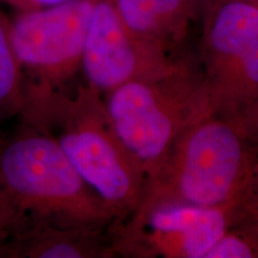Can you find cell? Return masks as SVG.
<instances>
[{
    "instance_id": "obj_1",
    "label": "cell",
    "mask_w": 258,
    "mask_h": 258,
    "mask_svg": "<svg viewBox=\"0 0 258 258\" xmlns=\"http://www.w3.org/2000/svg\"><path fill=\"white\" fill-rule=\"evenodd\" d=\"M257 148L240 116H205L177 139L147 179L135 212L169 205L233 209Z\"/></svg>"
},
{
    "instance_id": "obj_2",
    "label": "cell",
    "mask_w": 258,
    "mask_h": 258,
    "mask_svg": "<svg viewBox=\"0 0 258 258\" xmlns=\"http://www.w3.org/2000/svg\"><path fill=\"white\" fill-rule=\"evenodd\" d=\"M0 189L27 222L112 227L117 218L47 129L24 122L0 139Z\"/></svg>"
},
{
    "instance_id": "obj_3",
    "label": "cell",
    "mask_w": 258,
    "mask_h": 258,
    "mask_svg": "<svg viewBox=\"0 0 258 258\" xmlns=\"http://www.w3.org/2000/svg\"><path fill=\"white\" fill-rule=\"evenodd\" d=\"M40 127L57 128L54 135L71 163L104 201L121 224L143 199L146 173L118 137L98 90L79 85L73 96L59 99Z\"/></svg>"
},
{
    "instance_id": "obj_4",
    "label": "cell",
    "mask_w": 258,
    "mask_h": 258,
    "mask_svg": "<svg viewBox=\"0 0 258 258\" xmlns=\"http://www.w3.org/2000/svg\"><path fill=\"white\" fill-rule=\"evenodd\" d=\"M104 102L118 137L143 166L146 182L177 139L215 112L205 73L186 62L159 78L122 84L108 92Z\"/></svg>"
},
{
    "instance_id": "obj_5",
    "label": "cell",
    "mask_w": 258,
    "mask_h": 258,
    "mask_svg": "<svg viewBox=\"0 0 258 258\" xmlns=\"http://www.w3.org/2000/svg\"><path fill=\"white\" fill-rule=\"evenodd\" d=\"M93 0H67L49 8L19 11L10 35L22 74L21 120L40 121L67 96L64 86L82 69Z\"/></svg>"
},
{
    "instance_id": "obj_6",
    "label": "cell",
    "mask_w": 258,
    "mask_h": 258,
    "mask_svg": "<svg viewBox=\"0 0 258 258\" xmlns=\"http://www.w3.org/2000/svg\"><path fill=\"white\" fill-rule=\"evenodd\" d=\"M232 208L169 205L134 212L112 226V253L205 258L231 227Z\"/></svg>"
},
{
    "instance_id": "obj_7",
    "label": "cell",
    "mask_w": 258,
    "mask_h": 258,
    "mask_svg": "<svg viewBox=\"0 0 258 258\" xmlns=\"http://www.w3.org/2000/svg\"><path fill=\"white\" fill-rule=\"evenodd\" d=\"M184 62L134 36L115 0H93L82 56L89 85L108 93L128 82L166 76Z\"/></svg>"
},
{
    "instance_id": "obj_8",
    "label": "cell",
    "mask_w": 258,
    "mask_h": 258,
    "mask_svg": "<svg viewBox=\"0 0 258 258\" xmlns=\"http://www.w3.org/2000/svg\"><path fill=\"white\" fill-rule=\"evenodd\" d=\"M111 240V227L27 222L0 249V258L110 257Z\"/></svg>"
},
{
    "instance_id": "obj_9",
    "label": "cell",
    "mask_w": 258,
    "mask_h": 258,
    "mask_svg": "<svg viewBox=\"0 0 258 258\" xmlns=\"http://www.w3.org/2000/svg\"><path fill=\"white\" fill-rule=\"evenodd\" d=\"M134 36L173 55L195 15V0H115Z\"/></svg>"
},
{
    "instance_id": "obj_10",
    "label": "cell",
    "mask_w": 258,
    "mask_h": 258,
    "mask_svg": "<svg viewBox=\"0 0 258 258\" xmlns=\"http://www.w3.org/2000/svg\"><path fill=\"white\" fill-rule=\"evenodd\" d=\"M258 40V5L245 0H228L213 12L205 34V77L240 56Z\"/></svg>"
},
{
    "instance_id": "obj_11",
    "label": "cell",
    "mask_w": 258,
    "mask_h": 258,
    "mask_svg": "<svg viewBox=\"0 0 258 258\" xmlns=\"http://www.w3.org/2000/svg\"><path fill=\"white\" fill-rule=\"evenodd\" d=\"M206 79L215 112L240 116L258 96V40L240 56Z\"/></svg>"
},
{
    "instance_id": "obj_12",
    "label": "cell",
    "mask_w": 258,
    "mask_h": 258,
    "mask_svg": "<svg viewBox=\"0 0 258 258\" xmlns=\"http://www.w3.org/2000/svg\"><path fill=\"white\" fill-rule=\"evenodd\" d=\"M0 3V122L19 116L23 109L22 74L10 35V17Z\"/></svg>"
},
{
    "instance_id": "obj_13",
    "label": "cell",
    "mask_w": 258,
    "mask_h": 258,
    "mask_svg": "<svg viewBox=\"0 0 258 258\" xmlns=\"http://www.w3.org/2000/svg\"><path fill=\"white\" fill-rule=\"evenodd\" d=\"M230 228L240 232L258 246V148L243 189L232 209Z\"/></svg>"
},
{
    "instance_id": "obj_14",
    "label": "cell",
    "mask_w": 258,
    "mask_h": 258,
    "mask_svg": "<svg viewBox=\"0 0 258 258\" xmlns=\"http://www.w3.org/2000/svg\"><path fill=\"white\" fill-rule=\"evenodd\" d=\"M205 258H258V246L240 232L228 228Z\"/></svg>"
},
{
    "instance_id": "obj_15",
    "label": "cell",
    "mask_w": 258,
    "mask_h": 258,
    "mask_svg": "<svg viewBox=\"0 0 258 258\" xmlns=\"http://www.w3.org/2000/svg\"><path fill=\"white\" fill-rule=\"evenodd\" d=\"M24 222L23 214L0 189V249L23 227Z\"/></svg>"
},
{
    "instance_id": "obj_16",
    "label": "cell",
    "mask_w": 258,
    "mask_h": 258,
    "mask_svg": "<svg viewBox=\"0 0 258 258\" xmlns=\"http://www.w3.org/2000/svg\"><path fill=\"white\" fill-rule=\"evenodd\" d=\"M240 118L247 135L258 145V96L244 109Z\"/></svg>"
},
{
    "instance_id": "obj_17",
    "label": "cell",
    "mask_w": 258,
    "mask_h": 258,
    "mask_svg": "<svg viewBox=\"0 0 258 258\" xmlns=\"http://www.w3.org/2000/svg\"><path fill=\"white\" fill-rule=\"evenodd\" d=\"M63 2H67V0H0L3 5L10 6L16 12L49 8V6L61 4Z\"/></svg>"
},
{
    "instance_id": "obj_18",
    "label": "cell",
    "mask_w": 258,
    "mask_h": 258,
    "mask_svg": "<svg viewBox=\"0 0 258 258\" xmlns=\"http://www.w3.org/2000/svg\"><path fill=\"white\" fill-rule=\"evenodd\" d=\"M245 2H250V3H253V4L258 5V0H245Z\"/></svg>"
}]
</instances>
